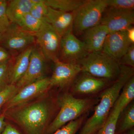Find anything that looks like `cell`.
I'll return each instance as SVG.
<instances>
[{"label":"cell","instance_id":"3","mask_svg":"<svg viewBox=\"0 0 134 134\" xmlns=\"http://www.w3.org/2000/svg\"><path fill=\"white\" fill-rule=\"evenodd\" d=\"M79 64L82 72L111 82L116 80L120 74L119 62L102 51L88 53Z\"/></svg>","mask_w":134,"mask_h":134},{"label":"cell","instance_id":"21","mask_svg":"<svg viewBox=\"0 0 134 134\" xmlns=\"http://www.w3.org/2000/svg\"><path fill=\"white\" fill-rule=\"evenodd\" d=\"M117 99L120 108L122 111L133 101L134 98V76H133L124 85Z\"/></svg>","mask_w":134,"mask_h":134},{"label":"cell","instance_id":"8","mask_svg":"<svg viewBox=\"0 0 134 134\" xmlns=\"http://www.w3.org/2000/svg\"><path fill=\"white\" fill-rule=\"evenodd\" d=\"M35 34L25 30L18 25L11 23L3 34L1 44L8 52L23 51L36 43Z\"/></svg>","mask_w":134,"mask_h":134},{"label":"cell","instance_id":"7","mask_svg":"<svg viewBox=\"0 0 134 134\" xmlns=\"http://www.w3.org/2000/svg\"><path fill=\"white\" fill-rule=\"evenodd\" d=\"M88 53L83 42L76 37L73 30L62 37L59 54L61 61L79 64Z\"/></svg>","mask_w":134,"mask_h":134},{"label":"cell","instance_id":"20","mask_svg":"<svg viewBox=\"0 0 134 134\" xmlns=\"http://www.w3.org/2000/svg\"><path fill=\"white\" fill-rule=\"evenodd\" d=\"M83 0H43L47 6L63 12H74L84 2Z\"/></svg>","mask_w":134,"mask_h":134},{"label":"cell","instance_id":"5","mask_svg":"<svg viewBox=\"0 0 134 134\" xmlns=\"http://www.w3.org/2000/svg\"><path fill=\"white\" fill-rule=\"evenodd\" d=\"M107 4L105 0H85L75 12L73 31L76 35L100 24Z\"/></svg>","mask_w":134,"mask_h":134},{"label":"cell","instance_id":"9","mask_svg":"<svg viewBox=\"0 0 134 134\" xmlns=\"http://www.w3.org/2000/svg\"><path fill=\"white\" fill-rule=\"evenodd\" d=\"M134 23V10L108 7L103 13L100 23L107 27L110 32L126 30Z\"/></svg>","mask_w":134,"mask_h":134},{"label":"cell","instance_id":"32","mask_svg":"<svg viewBox=\"0 0 134 134\" xmlns=\"http://www.w3.org/2000/svg\"><path fill=\"white\" fill-rule=\"evenodd\" d=\"M1 134H21L14 127L9 125H6Z\"/></svg>","mask_w":134,"mask_h":134},{"label":"cell","instance_id":"25","mask_svg":"<svg viewBox=\"0 0 134 134\" xmlns=\"http://www.w3.org/2000/svg\"><path fill=\"white\" fill-rule=\"evenodd\" d=\"M34 4L30 13L37 19L43 21L48 12V7L43 0H33Z\"/></svg>","mask_w":134,"mask_h":134},{"label":"cell","instance_id":"18","mask_svg":"<svg viewBox=\"0 0 134 134\" xmlns=\"http://www.w3.org/2000/svg\"><path fill=\"white\" fill-rule=\"evenodd\" d=\"M33 0H12L8 2L6 13L11 23L19 24L25 15L30 13Z\"/></svg>","mask_w":134,"mask_h":134},{"label":"cell","instance_id":"28","mask_svg":"<svg viewBox=\"0 0 134 134\" xmlns=\"http://www.w3.org/2000/svg\"><path fill=\"white\" fill-rule=\"evenodd\" d=\"M107 7L122 10H134V0H105Z\"/></svg>","mask_w":134,"mask_h":134},{"label":"cell","instance_id":"31","mask_svg":"<svg viewBox=\"0 0 134 134\" xmlns=\"http://www.w3.org/2000/svg\"><path fill=\"white\" fill-rule=\"evenodd\" d=\"M11 59L10 53L4 47L0 46V64L9 62Z\"/></svg>","mask_w":134,"mask_h":134},{"label":"cell","instance_id":"11","mask_svg":"<svg viewBox=\"0 0 134 134\" xmlns=\"http://www.w3.org/2000/svg\"><path fill=\"white\" fill-rule=\"evenodd\" d=\"M53 63L52 75L50 80V86L64 88L72 85L82 72L79 64L67 63L56 60Z\"/></svg>","mask_w":134,"mask_h":134},{"label":"cell","instance_id":"2","mask_svg":"<svg viewBox=\"0 0 134 134\" xmlns=\"http://www.w3.org/2000/svg\"><path fill=\"white\" fill-rule=\"evenodd\" d=\"M98 100L94 97L79 98L71 93H65L58 100L60 109L55 119L47 129L45 134H53L66 123L86 114L97 103Z\"/></svg>","mask_w":134,"mask_h":134},{"label":"cell","instance_id":"1","mask_svg":"<svg viewBox=\"0 0 134 134\" xmlns=\"http://www.w3.org/2000/svg\"><path fill=\"white\" fill-rule=\"evenodd\" d=\"M134 74V68L120 65L119 76L110 86L100 92V102L95 108L94 114L86 121L79 134L95 133L103 126L122 87Z\"/></svg>","mask_w":134,"mask_h":134},{"label":"cell","instance_id":"4","mask_svg":"<svg viewBox=\"0 0 134 134\" xmlns=\"http://www.w3.org/2000/svg\"><path fill=\"white\" fill-rule=\"evenodd\" d=\"M49 112L47 105L40 102L19 110L16 118L25 134H45Z\"/></svg>","mask_w":134,"mask_h":134},{"label":"cell","instance_id":"39","mask_svg":"<svg viewBox=\"0 0 134 134\" xmlns=\"http://www.w3.org/2000/svg\"></svg>","mask_w":134,"mask_h":134},{"label":"cell","instance_id":"30","mask_svg":"<svg viewBox=\"0 0 134 134\" xmlns=\"http://www.w3.org/2000/svg\"><path fill=\"white\" fill-rule=\"evenodd\" d=\"M9 62L0 64V89L5 86L8 79L9 65Z\"/></svg>","mask_w":134,"mask_h":134},{"label":"cell","instance_id":"6","mask_svg":"<svg viewBox=\"0 0 134 134\" xmlns=\"http://www.w3.org/2000/svg\"><path fill=\"white\" fill-rule=\"evenodd\" d=\"M35 35L36 43L46 59L53 62L59 59L61 37L45 19Z\"/></svg>","mask_w":134,"mask_h":134},{"label":"cell","instance_id":"10","mask_svg":"<svg viewBox=\"0 0 134 134\" xmlns=\"http://www.w3.org/2000/svg\"><path fill=\"white\" fill-rule=\"evenodd\" d=\"M109 80L97 78L81 72L72 84L71 94L79 96L93 95L107 88L112 83Z\"/></svg>","mask_w":134,"mask_h":134},{"label":"cell","instance_id":"36","mask_svg":"<svg viewBox=\"0 0 134 134\" xmlns=\"http://www.w3.org/2000/svg\"><path fill=\"white\" fill-rule=\"evenodd\" d=\"M2 36L3 34H0V44H1V43L2 40Z\"/></svg>","mask_w":134,"mask_h":134},{"label":"cell","instance_id":"15","mask_svg":"<svg viewBox=\"0 0 134 134\" xmlns=\"http://www.w3.org/2000/svg\"><path fill=\"white\" fill-rule=\"evenodd\" d=\"M75 11L68 12L60 11L48 7L45 19L61 37L73 30Z\"/></svg>","mask_w":134,"mask_h":134},{"label":"cell","instance_id":"29","mask_svg":"<svg viewBox=\"0 0 134 134\" xmlns=\"http://www.w3.org/2000/svg\"><path fill=\"white\" fill-rule=\"evenodd\" d=\"M120 65L134 68V44H132L127 52L119 61Z\"/></svg>","mask_w":134,"mask_h":134},{"label":"cell","instance_id":"22","mask_svg":"<svg viewBox=\"0 0 134 134\" xmlns=\"http://www.w3.org/2000/svg\"><path fill=\"white\" fill-rule=\"evenodd\" d=\"M121 111L116 100L105 123L97 132V134H115L117 120Z\"/></svg>","mask_w":134,"mask_h":134},{"label":"cell","instance_id":"23","mask_svg":"<svg viewBox=\"0 0 134 134\" xmlns=\"http://www.w3.org/2000/svg\"><path fill=\"white\" fill-rule=\"evenodd\" d=\"M43 21L37 19L29 13L25 15L18 25L25 30L35 34L40 29Z\"/></svg>","mask_w":134,"mask_h":134},{"label":"cell","instance_id":"38","mask_svg":"<svg viewBox=\"0 0 134 134\" xmlns=\"http://www.w3.org/2000/svg\"><path fill=\"white\" fill-rule=\"evenodd\" d=\"M93 134H97V133H93Z\"/></svg>","mask_w":134,"mask_h":134},{"label":"cell","instance_id":"19","mask_svg":"<svg viewBox=\"0 0 134 134\" xmlns=\"http://www.w3.org/2000/svg\"><path fill=\"white\" fill-rule=\"evenodd\" d=\"M134 103L131 102L120 113L116 124L115 134H121L134 128Z\"/></svg>","mask_w":134,"mask_h":134},{"label":"cell","instance_id":"37","mask_svg":"<svg viewBox=\"0 0 134 134\" xmlns=\"http://www.w3.org/2000/svg\"><path fill=\"white\" fill-rule=\"evenodd\" d=\"M2 1V0H0V2H1Z\"/></svg>","mask_w":134,"mask_h":134},{"label":"cell","instance_id":"27","mask_svg":"<svg viewBox=\"0 0 134 134\" xmlns=\"http://www.w3.org/2000/svg\"><path fill=\"white\" fill-rule=\"evenodd\" d=\"M8 1L2 0L0 2V34H3L9 29L11 24L6 13Z\"/></svg>","mask_w":134,"mask_h":134},{"label":"cell","instance_id":"26","mask_svg":"<svg viewBox=\"0 0 134 134\" xmlns=\"http://www.w3.org/2000/svg\"><path fill=\"white\" fill-rule=\"evenodd\" d=\"M18 89L15 85L7 84L0 89V109L15 96Z\"/></svg>","mask_w":134,"mask_h":134},{"label":"cell","instance_id":"34","mask_svg":"<svg viewBox=\"0 0 134 134\" xmlns=\"http://www.w3.org/2000/svg\"><path fill=\"white\" fill-rule=\"evenodd\" d=\"M5 117L3 115L0 116V134L2 133L6 126L5 121Z\"/></svg>","mask_w":134,"mask_h":134},{"label":"cell","instance_id":"35","mask_svg":"<svg viewBox=\"0 0 134 134\" xmlns=\"http://www.w3.org/2000/svg\"><path fill=\"white\" fill-rule=\"evenodd\" d=\"M134 128L127 131V133L125 134H134Z\"/></svg>","mask_w":134,"mask_h":134},{"label":"cell","instance_id":"33","mask_svg":"<svg viewBox=\"0 0 134 134\" xmlns=\"http://www.w3.org/2000/svg\"><path fill=\"white\" fill-rule=\"evenodd\" d=\"M129 40L132 44H134V28L133 26L129 27L126 30Z\"/></svg>","mask_w":134,"mask_h":134},{"label":"cell","instance_id":"17","mask_svg":"<svg viewBox=\"0 0 134 134\" xmlns=\"http://www.w3.org/2000/svg\"><path fill=\"white\" fill-rule=\"evenodd\" d=\"M110 33L108 29L100 24L84 32L83 35V42L88 53L102 51L106 38Z\"/></svg>","mask_w":134,"mask_h":134},{"label":"cell","instance_id":"16","mask_svg":"<svg viewBox=\"0 0 134 134\" xmlns=\"http://www.w3.org/2000/svg\"><path fill=\"white\" fill-rule=\"evenodd\" d=\"M33 46H31L17 55L13 62L10 61L8 79L10 84L15 85L26 73L29 67Z\"/></svg>","mask_w":134,"mask_h":134},{"label":"cell","instance_id":"24","mask_svg":"<svg viewBox=\"0 0 134 134\" xmlns=\"http://www.w3.org/2000/svg\"><path fill=\"white\" fill-rule=\"evenodd\" d=\"M87 117V114H84L74 120L72 121L58 129L53 134H76L82 126Z\"/></svg>","mask_w":134,"mask_h":134},{"label":"cell","instance_id":"12","mask_svg":"<svg viewBox=\"0 0 134 134\" xmlns=\"http://www.w3.org/2000/svg\"><path fill=\"white\" fill-rule=\"evenodd\" d=\"M132 44L128 38L126 30L110 32L106 38L102 52L119 62Z\"/></svg>","mask_w":134,"mask_h":134},{"label":"cell","instance_id":"14","mask_svg":"<svg viewBox=\"0 0 134 134\" xmlns=\"http://www.w3.org/2000/svg\"><path fill=\"white\" fill-rule=\"evenodd\" d=\"M50 86L48 77H42L21 88L8 102L7 108L14 107L42 94Z\"/></svg>","mask_w":134,"mask_h":134},{"label":"cell","instance_id":"13","mask_svg":"<svg viewBox=\"0 0 134 134\" xmlns=\"http://www.w3.org/2000/svg\"><path fill=\"white\" fill-rule=\"evenodd\" d=\"M46 59L39 49L33 46L28 69L25 74L15 85L18 88H21L43 76L45 71Z\"/></svg>","mask_w":134,"mask_h":134}]
</instances>
